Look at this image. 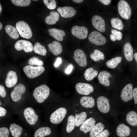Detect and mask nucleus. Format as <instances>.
<instances>
[{"label": "nucleus", "instance_id": "2eb2a0df", "mask_svg": "<svg viewBox=\"0 0 137 137\" xmlns=\"http://www.w3.org/2000/svg\"><path fill=\"white\" fill-rule=\"evenodd\" d=\"M92 22L93 26L98 31L104 32L105 30V24L104 19L100 16L95 15L92 18Z\"/></svg>", "mask_w": 137, "mask_h": 137}, {"label": "nucleus", "instance_id": "f704fd0d", "mask_svg": "<svg viewBox=\"0 0 137 137\" xmlns=\"http://www.w3.org/2000/svg\"><path fill=\"white\" fill-rule=\"evenodd\" d=\"M91 58L94 61H97L99 60H104L105 59L104 54L100 50L95 49L93 53L90 55Z\"/></svg>", "mask_w": 137, "mask_h": 137}, {"label": "nucleus", "instance_id": "412c9836", "mask_svg": "<svg viewBox=\"0 0 137 137\" xmlns=\"http://www.w3.org/2000/svg\"><path fill=\"white\" fill-rule=\"evenodd\" d=\"M48 31L49 32V35L59 41H62L63 39V37L65 35V32L63 30L55 28L49 29Z\"/></svg>", "mask_w": 137, "mask_h": 137}, {"label": "nucleus", "instance_id": "e433bc0d", "mask_svg": "<svg viewBox=\"0 0 137 137\" xmlns=\"http://www.w3.org/2000/svg\"><path fill=\"white\" fill-rule=\"evenodd\" d=\"M110 22L112 27L119 30L123 29V24L121 20L118 18H112L111 19Z\"/></svg>", "mask_w": 137, "mask_h": 137}, {"label": "nucleus", "instance_id": "79ce46f5", "mask_svg": "<svg viewBox=\"0 0 137 137\" xmlns=\"http://www.w3.org/2000/svg\"><path fill=\"white\" fill-rule=\"evenodd\" d=\"M9 131L8 129L6 127L0 128V137H9Z\"/></svg>", "mask_w": 137, "mask_h": 137}, {"label": "nucleus", "instance_id": "7ed1b4c3", "mask_svg": "<svg viewBox=\"0 0 137 137\" xmlns=\"http://www.w3.org/2000/svg\"><path fill=\"white\" fill-rule=\"evenodd\" d=\"M45 68L42 66H33L30 65L25 66L23 70L27 76L30 78H35L42 74Z\"/></svg>", "mask_w": 137, "mask_h": 137}, {"label": "nucleus", "instance_id": "09e8293b", "mask_svg": "<svg viewBox=\"0 0 137 137\" xmlns=\"http://www.w3.org/2000/svg\"><path fill=\"white\" fill-rule=\"evenodd\" d=\"M7 111L6 109L3 107H0V116H3L5 115Z\"/></svg>", "mask_w": 137, "mask_h": 137}, {"label": "nucleus", "instance_id": "c85d7f7f", "mask_svg": "<svg viewBox=\"0 0 137 137\" xmlns=\"http://www.w3.org/2000/svg\"><path fill=\"white\" fill-rule=\"evenodd\" d=\"M51 130L48 127H42L39 128L35 131L34 137H44L50 134Z\"/></svg>", "mask_w": 137, "mask_h": 137}, {"label": "nucleus", "instance_id": "4be33fe9", "mask_svg": "<svg viewBox=\"0 0 137 137\" xmlns=\"http://www.w3.org/2000/svg\"><path fill=\"white\" fill-rule=\"evenodd\" d=\"M116 132L117 135L121 137L129 136L130 134L129 128L123 123L119 125L117 127Z\"/></svg>", "mask_w": 137, "mask_h": 137}, {"label": "nucleus", "instance_id": "9d476101", "mask_svg": "<svg viewBox=\"0 0 137 137\" xmlns=\"http://www.w3.org/2000/svg\"><path fill=\"white\" fill-rule=\"evenodd\" d=\"M71 32L72 34L77 38L84 39L87 37L88 30L87 28L84 26L76 25L72 27Z\"/></svg>", "mask_w": 137, "mask_h": 137}, {"label": "nucleus", "instance_id": "423d86ee", "mask_svg": "<svg viewBox=\"0 0 137 137\" xmlns=\"http://www.w3.org/2000/svg\"><path fill=\"white\" fill-rule=\"evenodd\" d=\"M89 40L92 44L96 45H102L106 42L105 37L99 32L95 31H92L89 35Z\"/></svg>", "mask_w": 137, "mask_h": 137}, {"label": "nucleus", "instance_id": "72a5a7b5", "mask_svg": "<svg viewBox=\"0 0 137 137\" xmlns=\"http://www.w3.org/2000/svg\"><path fill=\"white\" fill-rule=\"evenodd\" d=\"M122 58L121 57H116L108 60L106 62L107 67L111 68H116L121 62Z\"/></svg>", "mask_w": 137, "mask_h": 137}, {"label": "nucleus", "instance_id": "b1692460", "mask_svg": "<svg viewBox=\"0 0 137 137\" xmlns=\"http://www.w3.org/2000/svg\"><path fill=\"white\" fill-rule=\"evenodd\" d=\"M124 50L125 57L128 61H132L133 59V51L132 46L131 44L126 42L124 45Z\"/></svg>", "mask_w": 137, "mask_h": 137}, {"label": "nucleus", "instance_id": "ddd939ff", "mask_svg": "<svg viewBox=\"0 0 137 137\" xmlns=\"http://www.w3.org/2000/svg\"><path fill=\"white\" fill-rule=\"evenodd\" d=\"M74 58L76 63L80 66L84 67L87 64L86 56L81 49H77L74 53Z\"/></svg>", "mask_w": 137, "mask_h": 137}, {"label": "nucleus", "instance_id": "c9c22d12", "mask_svg": "<svg viewBox=\"0 0 137 137\" xmlns=\"http://www.w3.org/2000/svg\"><path fill=\"white\" fill-rule=\"evenodd\" d=\"M75 126L74 116L73 115H70L67 118L66 127V132L68 133L71 132L74 129Z\"/></svg>", "mask_w": 137, "mask_h": 137}, {"label": "nucleus", "instance_id": "3c124183", "mask_svg": "<svg viewBox=\"0 0 137 137\" xmlns=\"http://www.w3.org/2000/svg\"><path fill=\"white\" fill-rule=\"evenodd\" d=\"M134 58L137 63V53H134Z\"/></svg>", "mask_w": 137, "mask_h": 137}, {"label": "nucleus", "instance_id": "aec40b11", "mask_svg": "<svg viewBox=\"0 0 137 137\" xmlns=\"http://www.w3.org/2000/svg\"><path fill=\"white\" fill-rule=\"evenodd\" d=\"M110 77L111 74L109 72L104 71L99 73L98 78L100 83L104 86L107 87L110 85L109 78Z\"/></svg>", "mask_w": 137, "mask_h": 137}, {"label": "nucleus", "instance_id": "bb28decb", "mask_svg": "<svg viewBox=\"0 0 137 137\" xmlns=\"http://www.w3.org/2000/svg\"><path fill=\"white\" fill-rule=\"evenodd\" d=\"M126 120L131 125L137 126V113L134 111H131L127 114Z\"/></svg>", "mask_w": 137, "mask_h": 137}, {"label": "nucleus", "instance_id": "dca6fc26", "mask_svg": "<svg viewBox=\"0 0 137 137\" xmlns=\"http://www.w3.org/2000/svg\"><path fill=\"white\" fill-rule=\"evenodd\" d=\"M57 10L61 16L64 18L73 17L75 15L76 12V10L73 7L67 6L59 7L57 9Z\"/></svg>", "mask_w": 137, "mask_h": 137}, {"label": "nucleus", "instance_id": "a19ab883", "mask_svg": "<svg viewBox=\"0 0 137 137\" xmlns=\"http://www.w3.org/2000/svg\"><path fill=\"white\" fill-rule=\"evenodd\" d=\"M44 3L47 7L50 9H55L56 7V2L55 0H44Z\"/></svg>", "mask_w": 137, "mask_h": 137}, {"label": "nucleus", "instance_id": "6e6d98bb", "mask_svg": "<svg viewBox=\"0 0 137 137\" xmlns=\"http://www.w3.org/2000/svg\"><path fill=\"white\" fill-rule=\"evenodd\" d=\"M33 1H37V0H34Z\"/></svg>", "mask_w": 137, "mask_h": 137}, {"label": "nucleus", "instance_id": "cd10ccee", "mask_svg": "<svg viewBox=\"0 0 137 137\" xmlns=\"http://www.w3.org/2000/svg\"><path fill=\"white\" fill-rule=\"evenodd\" d=\"M22 128L16 124H12L10 126L9 131L12 135L13 137H19L22 134Z\"/></svg>", "mask_w": 137, "mask_h": 137}, {"label": "nucleus", "instance_id": "8fccbe9b", "mask_svg": "<svg viewBox=\"0 0 137 137\" xmlns=\"http://www.w3.org/2000/svg\"><path fill=\"white\" fill-rule=\"evenodd\" d=\"M98 1L105 5H108L109 4L111 1V0H99Z\"/></svg>", "mask_w": 137, "mask_h": 137}, {"label": "nucleus", "instance_id": "5701e85b", "mask_svg": "<svg viewBox=\"0 0 137 137\" xmlns=\"http://www.w3.org/2000/svg\"><path fill=\"white\" fill-rule=\"evenodd\" d=\"M80 101L81 106L85 108H92L95 105L94 100L92 96H82Z\"/></svg>", "mask_w": 137, "mask_h": 137}, {"label": "nucleus", "instance_id": "f3484780", "mask_svg": "<svg viewBox=\"0 0 137 137\" xmlns=\"http://www.w3.org/2000/svg\"><path fill=\"white\" fill-rule=\"evenodd\" d=\"M18 78L15 72L10 71L8 72L5 81L6 86L11 88L14 86L17 82Z\"/></svg>", "mask_w": 137, "mask_h": 137}, {"label": "nucleus", "instance_id": "f03ea898", "mask_svg": "<svg viewBox=\"0 0 137 137\" xmlns=\"http://www.w3.org/2000/svg\"><path fill=\"white\" fill-rule=\"evenodd\" d=\"M15 26L22 37L28 39L32 37V34L31 29L26 22L24 21H19L16 23Z\"/></svg>", "mask_w": 137, "mask_h": 137}, {"label": "nucleus", "instance_id": "49530a36", "mask_svg": "<svg viewBox=\"0 0 137 137\" xmlns=\"http://www.w3.org/2000/svg\"><path fill=\"white\" fill-rule=\"evenodd\" d=\"M73 66L72 64H70L67 67L65 71V72L66 74L70 73L73 69Z\"/></svg>", "mask_w": 137, "mask_h": 137}, {"label": "nucleus", "instance_id": "473e14b6", "mask_svg": "<svg viewBox=\"0 0 137 137\" xmlns=\"http://www.w3.org/2000/svg\"><path fill=\"white\" fill-rule=\"evenodd\" d=\"M33 50L35 53L38 54L43 56L46 55L47 50L45 47L38 42L34 44Z\"/></svg>", "mask_w": 137, "mask_h": 137}, {"label": "nucleus", "instance_id": "a18cd8bd", "mask_svg": "<svg viewBox=\"0 0 137 137\" xmlns=\"http://www.w3.org/2000/svg\"><path fill=\"white\" fill-rule=\"evenodd\" d=\"M133 98L135 104H137V88H134L133 90Z\"/></svg>", "mask_w": 137, "mask_h": 137}, {"label": "nucleus", "instance_id": "6ab92c4d", "mask_svg": "<svg viewBox=\"0 0 137 137\" xmlns=\"http://www.w3.org/2000/svg\"><path fill=\"white\" fill-rule=\"evenodd\" d=\"M48 47L49 50L55 56L60 54L62 50L61 44L58 42L55 41L48 44Z\"/></svg>", "mask_w": 137, "mask_h": 137}, {"label": "nucleus", "instance_id": "0eeeda50", "mask_svg": "<svg viewBox=\"0 0 137 137\" xmlns=\"http://www.w3.org/2000/svg\"><path fill=\"white\" fill-rule=\"evenodd\" d=\"M26 88L24 84L20 83L16 85L14 87L13 90L11 92L10 96L12 100L16 102L20 100L22 96L24 93Z\"/></svg>", "mask_w": 137, "mask_h": 137}, {"label": "nucleus", "instance_id": "ea45409f", "mask_svg": "<svg viewBox=\"0 0 137 137\" xmlns=\"http://www.w3.org/2000/svg\"><path fill=\"white\" fill-rule=\"evenodd\" d=\"M12 3L15 5L25 7L29 5L31 3L30 0H11Z\"/></svg>", "mask_w": 137, "mask_h": 137}, {"label": "nucleus", "instance_id": "9b49d317", "mask_svg": "<svg viewBox=\"0 0 137 137\" xmlns=\"http://www.w3.org/2000/svg\"><path fill=\"white\" fill-rule=\"evenodd\" d=\"M97 103L98 109L101 112L106 113L109 111V101L107 98L103 96L99 97L97 98Z\"/></svg>", "mask_w": 137, "mask_h": 137}, {"label": "nucleus", "instance_id": "c03bdc74", "mask_svg": "<svg viewBox=\"0 0 137 137\" xmlns=\"http://www.w3.org/2000/svg\"><path fill=\"white\" fill-rule=\"evenodd\" d=\"M6 94V92L3 86L2 85H0V96L1 97L4 98L5 97Z\"/></svg>", "mask_w": 137, "mask_h": 137}, {"label": "nucleus", "instance_id": "6e6552de", "mask_svg": "<svg viewBox=\"0 0 137 137\" xmlns=\"http://www.w3.org/2000/svg\"><path fill=\"white\" fill-rule=\"evenodd\" d=\"M23 114L27 122L31 125H34L38 120V115L35 114L34 110L31 107L26 108L24 111Z\"/></svg>", "mask_w": 137, "mask_h": 137}, {"label": "nucleus", "instance_id": "c756f323", "mask_svg": "<svg viewBox=\"0 0 137 137\" xmlns=\"http://www.w3.org/2000/svg\"><path fill=\"white\" fill-rule=\"evenodd\" d=\"M87 115L85 112H82L78 114H76L74 119L75 126L76 127L80 126L86 120Z\"/></svg>", "mask_w": 137, "mask_h": 137}, {"label": "nucleus", "instance_id": "39448f33", "mask_svg": "<svg viewBox=\"0 0 137 137\" xmlns=\"http://www.w3.org/2000/svg\"><path fill=\"white\" fill-rule=\"evenodd\" d=\"M118 9L119 14L123 19L127 20L130 18L131 14V9L126 1H120L118 4Z\"/></svg>", "mask_w": 137, "mask_h": 137}, {"label": "nucleus", "instance_id": "5fc2aeb1", "mask_svg": "<svg viewBox=\"0 0 137 137\" xmlns=\"http://www.w3.org/2000/svg\"><path fill=\"white\" fill-rule=\"evenodd\" d=\"M2 10V8L1 4H0V13H1Z\"/></svg>", "mask_w": 137, "mask_h": 137}, {"label": "nucleus", "instance_id": "4c0bfd02", "mask_svg": "<svg viewBox=\"0 0 137 137\" xmlns=\"http://www.w3.org/2000/svg\"><path fill=\"white\" fill-rule=\"evenodd\" d=\"M111 32L112 34L110 35V38L111 41H114L116 40H120L122 39L123 34L121 31L112 29L111 30Z\"/></svg>", "mask_w": 137, "mask_h": 137}, {"label": "nucleus", "instance_id": "a211bd4d", "mask_svg": "<svg viewBox=\"0 0 137 137\" xmlns=\"http://www.w3.org/2000/svg\"><path fill=\"white\" fill-rule=\"evenodd\" d=\"M96 121L93 117H91L86 119L81 125L80 130L85 133L90 131L95 125Z\"/></svg>", "mask_w": 137, "mask_h": 137}, {"label": "nucleus", "instance_id": "603ef678", "mask_svg": "<svg viewBox=\"0 0 137 137\" xmlns=\"http://www.w3.org/2000/svg\"><path fill=\"white\" fill-rule=\"evenodd\" d=\"M73 1L76 3H80L82 2L83 0H73Z\"/></svg>", "mask_w": 137, "mask_h": 137}, {"label": "nucleus", "instance_id": "4468645a", "mask_svg": "<svg viewBox=\"0 0 137 137\" xmlns=\"http://www.w3.org/2000/svg\"><path fill=\"white\" fill-rule=\"evenodd\" d=\"M133 87L131 83L126 84L122 90L121 95L122 99L125 102L131 100L133 98Z\"/></svg>", "mask_w": 137, "mask_h": 137}, {"label": "nucleus", "instance_id": "f257e3e1", "mask_svg": "<svg viewBox=\"0 0 137 137\" xmlns=\"http://www.w3.org/2000/svg\"><path fill=\"white\" fill-rule=\"evenodd\" d=\"M49 93V87L45 84H42L35 89L33 95L38 102L41 103L48 97Z\"/></svg>", "mask_w": 137, "mask_h": 137}, {"label": "nucleus", "instance_id": "a878e982", "mask_svg": "<svg viewBox=\"0 0 137 137\" xmlns=\"http://www.w3.org/2000/svg\"><path fill=\"white\" fill-rule=\"evenodd\" d=\"M7 33L11 38L17 39L19 37L18 31L16 27L9 25H6L5 27Z\"/></svg>", "mask_w": 137, "mask_h": 137}, {"label": "nucleus", "instance_id": "2f4dec72", "mask_svg": "<svg viewBox=\"0 0 137 137\" xmlns=\"http://www.w3.org/2000/svg\"><path fill=\"white\" fill-rule=\"evenodd\" d=\"M98 71L94 70L92 67L87 69L85 71L84 76L85 80L87 81H90L93 79L97 75Z\"/></svg>", "mask_w": 137, "mask_h": 137}, {"label": "nucleus", "instance_id": "393cba45", "mask_svg": "<svg viewBox=\"0 0 137 137\" xmlns=\"http://www.w3.org/2000/svg\"><path fill=\"white\" fill-rule=\"evenodd\" d=\"M59 18L60 15L58 12L55 11H51L50 12V15L46 17L45 21L48 25H54L59 20Z\"/></svg>", "mask_w": 137, "mask_h": 137}, {"label": "nucleus", "instance_id": "1a4fd4ad", "mask_svg": "<svg viewBox=\"0 0 137 137\" xmlns=\"http://www.w3.org/2000/svg\"><path fill=\"white\" fill-rule=\"evenodd\" d=\"M15 49L18 50H23L27 53L32 52L33 50V46L30 42L24 40L17 41L14 45Z\"/></svg>", "mask_w": 137, "mask_h": 137}, {"label": "nucleus", "instance_id": "864d4df0", "mask_svg": "<svg viewBox=\"0 0 137 137\" xmlns=\"http://www.w3.org/2000/svg\"><path fill=\"white\" fill-rule=\"evenodd\" d=\"M2 25L1 22L0 23V30H1L2 28Z\"/></svg>", "mask_w": 137, "mask_h": 137}, {"label": "nucleus", "instance_id": "58836bf2", "mask_svg": "<svg viewBox=\"0 0 137 137\" xmlns=\"http://www.w3.org/2000/svg\"><path fill=\"white\" fill-rule=\"evenodd\" d=\"M28 64L30 65H36L38 66H42L43 64V62L38 58L33 57L29 59Z\"/></svg>", "mask_w": 137, "mask_h": 137}, {"label": "nucleus", "instance_id": "37998d69", "mask_svg": "<svg viewBox=\"0 0 137 137\" xmlns=\"http://www.w3.org/2000/svg\"><path fill=\"white\" fill-rule=\"evenodd\" d=\"M109 134L108 130L106 129L102 131L95 137H108Z\"/></svg>", "mask_w": 137, "mask_h": 137}, {"label": "nucleus", "instance_id": "7c9ffc66", "mask_svg": "<svg viewBox=\"0 0 137 137\" xmlns=\"http://www.w3.org/2000/svg\"><path fill=\"white\" fill-rule=\"evenodd\" d=\"M105 127L103 124L99 122L95 125L90 132V137H95L104 129Z\"/></svg>", "mask_w": 137, "mask_h": 137}, {"label": "nucleus", "instance_id": "de8ad7c7", "mask_svg": "<svg viewBox=\"0 0 137 137\" xmlns=\"http://www.w3.org/2000/svg\"><path fill=\"white\" fill-rule=\"evenodd\" d=\"M62 59L61 58L58 57L56 59V61L54 64V66L56 67L58 66L62 63Z\"/></svg>", "mask_w": 137, "mask_h": 137}, {"label": "nucleus", "instance_id": "f8f14e48", "mask_svg": "<svg viewBox=\"0 0 137 137\" xmlns=\"http://www.w3.org/2000/svg\"><path fill=\"white\" fill-rule=\"evenodd\" d=\"M75 89L79 94L83 95H88L94 90L93 86L90 84L84 83H78L75 86Z\"/></svg>", "mask_w": 137, "mask_h": 137}, {"label": "nucleus", "instance_id": "20e7f679", "mask_svg": "<svg viewBox=\"0 0 137 137\" xmlns=\"http://www.w3.org/2000/svg\"><path fill=\"white\" fill-rule=\"evenodd\" d=\"M67 113V109L64 107H61L58 108L50 115V121L54 124L60 123L64 119Z\"/></svg>", "mask_w": 137, "mask_h": 137}]
</instances>
